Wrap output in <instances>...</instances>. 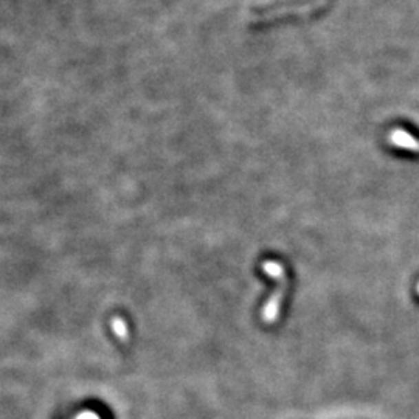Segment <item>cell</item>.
<instances>
[{"label": "cell", "mask_w": 419, "mask_h": 419, "mask_svg": "<svg viewBox=\"0 0 419 419\" xmlns=\"http://www.w3.org/2000/svg\"><path fill=\"white\" fill-rule=\"evenodd\" d=\"M326 3L327 0H297V2L277 5V7L267 8L263 11V13H259L257 16V19L259 22H270L288 16L311 14L314 11L323 8Z\"/></svg>", "instance_id": "cell-1"}, {"label": "cell", "mask_w": 419, "mask_h": 419, "mask_svg": "<svg viewBox=\"0 0 419 419\" xmlns=\"http://www.w3.org/2000/svg\"><path fill=\"white\" fill-rule=\"evenodd\" d=\"M74 419H101V416L94 410H83Z\"/></svg>", "instance_id": "cell-2"}]
</instances>
